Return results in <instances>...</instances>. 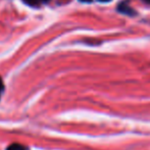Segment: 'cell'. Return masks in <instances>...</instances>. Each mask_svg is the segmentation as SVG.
Listing matches in <instances>:
<instances>
[{
    "instance_id": "obj_1",
    "label": "cell",
    "mask_w": 150,
    "mask_h": 150,
    "mask_svg": "<svg viewBox=\"0 0 150 150\" xmlns=\"http://www.w3.org/2000/svg\"><path fill=\"white\" fill-rule=\"evenodd\" d=\"M117 9H119V11H120L122 13L127 14V16H134V13H135L134 9H133L127 2H122V3H120Z\"/></svg>"
},
{
    "instance_id": "obj_2",
    "label": "cell",
    "mask_w": 150,
    "mask_h": 150,
    "mask_svg": "<svg viewBox=\"0 0 150 150\" xmlns=\"http://www.w3.org/2000/svg\"><path fill=\"white\" fill-rule=\"evenodd\" d=\"M6 150H28V148H27L26 146H24V145H22V144H18V143H13V144H11L10 146H8Z\"/></svg>"
},
{
    "instance_id": "obj_3",
    "label": "cell",
    "mask_w": 150,
    "mask_h": 150,
    "mask_svg": "<svg viewBox=\"0 0 150 150\" xmlns=\"http://www.w3.org/2000/svg\"><path fill=\"white\" fill-rule=\"evenodd\" d=\"M24 2L30 6H38L41 3V0H24Z\"/></svg>"
},
{
    "instance_id": "obj_4",
    "label": "cell",
    "mask_w": 150,
    "mask_h": 150,
    "mask_svg": "<svg viewBox=\"0 0 150 150\" xmlns=\"http://www.w3.org/2000/svg\"><path fill=\"white\" fill-rule=\"evenodd\" d=\"M3 88H4L3 82H2V79L0 78V96H1V94H2V91H3Z\"/></svg>"
},
{
    "instance_id": "obj_5",
    "label": "cell",
    "mask_w": 150,
    "mask_h": 150,
    "mask_svg": "<svg viewBox=\"0 0 150 150\" xmlns=\"http://www.w3.org/2000/svg\"><path fill=\"white\" fill-rule=\"evenodd\" d=\"M98 1H100V2H110L111 0H98Z\"/></svg>"
},
{
    "instance_id": "obj_6",
    "label": "cell",
    "mask_w": 150,
    "mask_h": 150,
    "mask_svg": "<svg viewBox=\"0 0 150 150\" xmlns=\"http://www.w3.org/2000/svg\"><path fill=\"white\" fill-rule=\"evenodd\" d=\"M80 1H82V2H91L92 0H80Z\"/></svg>"
},
{
    "instance_id": "obj_7",
    "label": "cell",
    "mask_w": 150,
    "mask_h": 150,
    "mask_svg": "<svg viewBox=\"0 0 150 150\" xmlns=\"http://www.w3.org/2000/svg\"><path fill=\"white\" fill-rule=\"evenodd\" d=\"M143 1H145V2H146V3L150 4V0H143Z\"/></svg>"
},
{
    "instance_id": "obj_8",
    "label": "cell",
    "mask_w": 150,
    "mask_h": 150,
    "mask_svg": "<svg viewBox=\"0 0 150 150\" xmlns=\"http://www.w3.org/2000/svg\"><path fill=\"white\" fill-rule=\"evenodd\" d=\"M47 1H49V0H41V2H47Z\"/></svg>"
}]
</instances>
